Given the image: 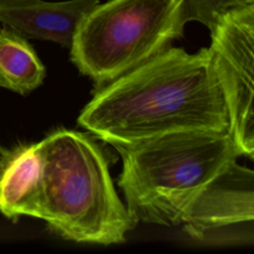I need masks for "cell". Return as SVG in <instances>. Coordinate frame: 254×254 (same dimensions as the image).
I'll list each match as a JSON object with an SVG mask.
<instances>
[{
	"mask_svg": "<svg viewBox=\"0 0 254 254\" xmlns=\"http://www.w3.org/2000/svg\"><path fill=\"white\" fill-rule=\"evenodd\" d=\"M78 124L114 148L178 131L230 128L210 50L189 54L171 46L99 88Z\"/></svg>",
	"mask_w": 254,
	"mask_h": 254,
	"instance_id": "obj_1",
	"label": "cell"
},
{
	"mask_svg": "<svg viewBox=\"0 0 254 254\" xmlns=\"http://www.w3.org/2000/svg\"><path fill=\"white\" fill-rule=\"evenodd\" d=\"M39 218L62 238L119 245L136 225L117 195L108 164L93 138L59 129L39 143Z\"/></svg>",
	"mask_w": 254,
	"mask_h": 254,
	"instance_id": "obj_2",
	"label": "cell"
},
{
	"mask_svg": "<svg viewBox=\"0 0 254 254\" xmlns=\"http://www.w3.org/2000/svg\"><path fill=\"white\" fill-rule=\"evenodd\" d=\"M116 149L130 217L168 227L181 225L201 191L241 156L228 131H178Z\"/></svg>",
	"mask_w": 254,
	"mask_h": 254,
	"instance_id": "obj_3",
	"label": "cell"
},
{
	"mask_svg": "<svg viewBox=\"0 0 254 254\" xmlns=\"http://www.w3.org/2000/svg\"><path fill=\"white\" fill-rule=\"evenodd\" d=\"M184 27L181 0H107L78 25L71 60L99 89L165 51Z\"/></svg>",
	"mask_w": 254,
	"mask_h": 254,
	"instance_id": "obj_4",
	"label": "cell"
},
{
	"mask_svg": "<svg viewBox=\"0 0 254 254\" xmlns=\"http://www.w3.org/2000/svg\"><path fill=\"white\" fill-rule=\"evenodd\" d=\"M208 47L227 107L230 135L241 156L254 155V5L223 15Z\"/></svg>",
	"mask_w": 254,
	"mask_h": 254,
	"instance_id": "obj_5",
	"label": "cell"
},
{
	"mask_svg": "<svg viewBox=\"0 0 254 254\" xmlns=\"http://www.w3.org/2000/svg\"><path fill=\"white\" fill-rule=\"evenodd\" d=\"M254 220V173L232 161L195 198L184 215V230L202 242L235 240Z\"/></svg>",
	"mask_w": 254,
	"mask_h": 254,
	"instance_id": "obj_6",
	"label": "cell"
},
{
	"mask_svg": "<svg viewBox=\"0 0 254 254\" xmlns=\"http://www.w3.org/2000/svg\"><path fill=\"white\" fill-rule=\"evenodd\" d=\"M99 0H0V21L25 39L71 47L77 27Z\"/></svg>",
	"mask_w": 254,
	"mask_h": 254,
	"instance_id": "obj_7",
	"label": "cell"
},
{
	"mask_svg": "<svg viewBox=\"0 0 254 254\" xmlns=\"http://www.w3.org/2000/svg\"><path fill=\"white\" fill-rule=\"evenodd\" d=\"M41 156L39 143L24 144L0 155V213L12 222L39 218Z\"/></svg>",
	"mask_w": 254,
	"mask_h": 254,
	"instance_id": "obj_8",
	"label": "cell"
},
{
	"mask_svg": "<svg viewBox=\"0 0 254 254\" xmlns=\"http://www.w3.org/2000/svg\"><path fill=\"white\" fill-rule=\"evenodd\" d=\"M46 69L27 39L10 27L0 29V88L31 93L39 88Z\"/></svg>",
	"mask_w": 254,
	"mask_h": 254,
	"instance_id": "obj_9",
	"label": "cell"
},
{
	"mask_svg": "<svg viewBox=\"0 0 254 254\" xmlns=\"http://www.w3.org/2000/svg\"><path fill=\"white\" fill-rule=\"evenodd\" d=\"M248 5H254V0H181V19L185 25L197 21L212 30L228 11Z\"/></svg>",
	"mask_w": 254,
	"mask_h": 254,
	"instance_id": "obj_10",
	"label": "cell"
}]
</instances>
